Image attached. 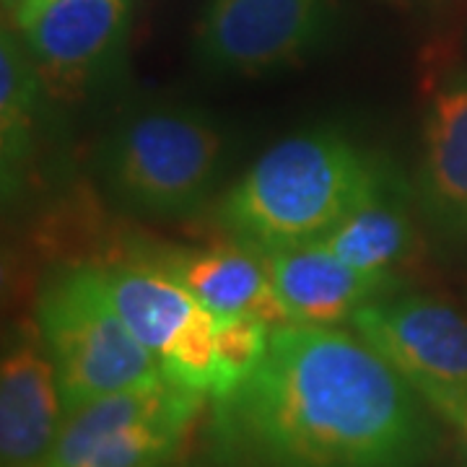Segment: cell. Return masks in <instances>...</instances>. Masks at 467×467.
<instances>
[{
    "mask_svg": "<svg viewBox=\"0 0 467 467\" xmlns=\"http://www.w3.org/2000/svg\"><path fill=\"white\" fill-rule=\"evenodd\" d=\"M208 447L218 467H423L439 431L361 335L291 322L252 377L213 398Z\"/></svg>",
    "mask_w": 467,
    "mask_h": 467,
    "instance_id": "6da1fadb",
    "label": "cell"
},
{
    "mask_svg": "<svg viewBox=\"0 0 467 467\" xmlns=\"http://www.w3.org/2000/svg\"><path fill=\"white\" fill-rule=\"evenodd\" d=\"M377 167L335 130L291 135L229 187L216 221L234 242L263 254L317 242L364 195Z\"/></svg>",
    "mask_w": 467,
    "mask_h": 467,
    "instance_id": "7a4b0ae2",
    "label": "cell"
},
{
    "mask_svg": "<svg viewBox=\"0 0 467 467\" xmlns=\"http://www.w3.org/2000/svg\"><path fill=\"white\" fill-rule=\"evenodd\" d=\"M226 138L208 115L153 107L104 138L97 171L119 205L153 218H192L211 202L223 171Z\"/></svg>",
    "mask_w": 467,
    "mask_h": 467,
    "instance_id": "3957f363",
    "label": "cell"
},
{
    "mask_svg": "<svg viewBox=\"0 0 467 467\" xmlns=\"http://www.w3.org/2000/svg\"><path fill=\"white\" fill-rule=\"evenodd\" d=\"M36 330L50 350L63 413L164 379L159 356L119 317L104 267L57 273L36 304Z\"/></svg>",
    "mask_w": 467,
    "mask_h": 467,
    "instance_id": "277c9868",
    "label": "cell"
},
{
    "mask_svg": "<svg viewBox=\"0 0 467 467\" xmlns=\"http://www.w3.org/2000/svg\"><path fill=\"white\" fill-rule=\"evenodd\" d=\"M202 398L164 377L88 402L63 418L47 467H164L198 418Z\"/></svg>",
    "mask_w": 467,
    "mask_h": 467,
    "instance_id": "5b68a950",
    "label": "cell"
},
{
    "mask_svg": "<svg viewBox=\"0 0 467 467\" xmlns=\"http://www.w3.org/2000/svg\"><path fill=\"white\" fill-rule=\"evenodd\" d=\"M335 26V0H208L195 55L216 76L257 78L296 66Z\"/></svg>",
    "mask_w": 467,
    "mask_h": 467,
    "instance_id": "8992f818",
    "label": "cell"
},
{
    "mask_svg": "<svg viewBox=\"0 0 467 467\" xmlns=\"http://www.w3.org/2000/svg\"><path fill=\"white\" fill-rule=\"evenodd\" d=\"M353 330L400 371L436 413L467 400V319L431 296H384L353 317Z\"/></svg>",
    "mask_w": 467,
    "mask_h": 467,
    "instance_id": "52a82bcc",
    "label": "cell"
},
{
    "mask_svg": "<svg viewBox=\"0 0 467 467\" xmlns=\"http://www.w3.org/2000/svg\"><path fill=\"white\" fill-rule=\"evenodd\" d=\"M45 94L78 101L115 78L130 32V0H52L16 29Z\"/></svg>",
    "mask_w": 467,
    "mask_h": 467,
    "instance_id": "ba28073f",
    "label": "cell"
},
{
    "mask_svg": "<svg viewBox=\"0 0 467 467\" xmlns=\"http://www.w3.org/2000/svg\"><path fill=\"white\" fill-rule=\"evenodd\" d=\"M57 374L39 330H21L0 368V462L47 467L63 426Z\"/></svg>",
    "mask_w": 467,
    "mask_h": 467,
    "instance_id": "9c48e42d",
    "label": "cell"
},
{
    "mask_svg": "<svg viewBox=\"0 0 467 467\" xmlns=\"http://www.w3.org/2000/svg\"><path fill=\"white\" fill-rule=\"evenodd\" d=\"M267 273L291 322L335 327L368 301L395 294L400 275L368 273L343 263L319 242L265 252Z\"/></svg>",
    "mask_w": 467,
    "mask_h": 467,
    "instance_id": "30bf717a",
    "label": "cell"
},
{
    "mask_svg": "<svg viewBox=\"0 0 467 467\" xmlns=\"http://www.w3.org/2000/svg\"><path fill=\"white\" fill-rule=\"evenodd\" d=\"M418 205L441 236L467 234V70L444 76L423 122Z\"/></svg>",
    "mask_w": 467,
    "mask_h": 467,
    "instance_id": "8fae6325",
    "label": "cell"
},
{
    "mask_svg": "<svg viewBox=\"0 0 467 467\" xmlns=\"http://www.w3.org/2000/svg\"><path fill=\"white\" fill-rule=\"evenodd\" d=\"M410 198L400 174L379 164L364 195L317 242L358 270L398 275L416 250Z\"/></svg>",
    "mask_w": 467,
    "mask_h": 467,
    "instance_id": "7c38bea8",
    "label": "cell"
},
{
    "mask_svg": "<svg viewBox=\"0 0 467 467\" xmlns=\"http://www.w3.org/2000/svg\"><path fill=\"white\" fill-rule=\"evenodd\" d=\"M161 260L198 304L216 317L254 315L273 330L291 325V317L273 288L263 252L232 239L229 244L211 250L161 254Z\"/></svg>",
    "mask_w": 467,
    "mask_h": 467,
    "instance_id": "4fadbf2b",
    "label": "cell"
},
{
    "mask_svg": "<svg viewBox=\"0 0 467 467\" xmlns=\"http://www.w3.org/2000/svg\"><path fill=\"white\" fill-rule=\"evenodd\" d=\"M104 278L119 317L156 356L169 348L198 306V299L161 257L104 267Z\"/></svg>",
    "mask_w": 467,
    "mask_h": 467,
    "instance_id": "5bb4252c",
    "label": "cell"
},
{
    "mask_svg": "<svg viewBox=\"0 0 467 467\" xmlns=\"http://www.w3.org/2000/svg\"><path fill=\"white\" fill-rule=\"evenodd\" d=\"M45 86L34 67L21 34L8 24L0 36V156H3V190L16 187L21 169L32 156L34 122Z\"/></svg>",
    "mask_w": 467,
    "mask_h": 467,
    "instance_id": "9a60e30c",
    "label": "cell"
},
{
    "mask_svg": "<svg viewBox=\"0 0 467 467\" xmlns=\"http://www.w3.org/2000/svg\"><path fill=\"white\" fill-rule=\"evenodd\" d=\"M159 361L169 382L211 395L216 384V315L198 304Z\"/></svg>",
    "mask_w": 467,
    "mask_h": 467,
    "instance_id": "2e32d148",
    "label": "cell"
},
{
    "mask_svg": "<svg viewBox=\"0 0 467 467\" xmlns=\"http://www.w3.org/2000/svg\"><path fill=\"white\" fill-rule=\"evenodd\" d=\"M273 327L254 315L216 317V384L213 398H223L263 364Z\"/></svg>",
    "mask_w": 467,
    "mask_h": 467,
    "instance_id": "e0dca14e",
    "label": "cell"
},
{
    "mask_svg": "<svg viewBox=\"0 0 467 467\" xmlns=\"http://www.w3.org/2000/svg\"><path fill=\"white\" fill-rule=\"evenodd\" d=\"M47 3H52V0H5V8H11L14 11V24L18 26H24L29 18H34Z\"/></svg>",
    "mask_w": 467,
    "mask_h": 467,
    "instance_id": "ac0fdd59",
    "label": "cell"
},
{
    "mask_svg": "<svg viewBox=\"0 0 467 467\" xmlns=\"http://www.w3.org/2000/svg\"><path fill=\"white\" fill-rule=\"evenodd\" d=\"M439 416L444 418V420H450L451 426H457L462 434H465L467 439V400L465 402H454V405H450L444 413H439Z\"/></svg>",
    "mask_w": 467,
    "mask_h": 467,
    "instance_id": "d6986e66",
    "label": "cell"
},
{
    "mask_svg": "<svg viewBox=\"0 0 467 467\" xmlns=\"http://www.w3.org/2000/svg\"><path fill=\"white\" fill-rule=\"evenodd\" d=\"M408 3H423V0H408Z\"/></svg>",
    "mask_w": 467,
    "mask_h": 467,
    "instance_id": "ffe728a7",
    "label": "cell"
}]
</instances>
